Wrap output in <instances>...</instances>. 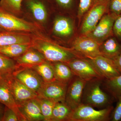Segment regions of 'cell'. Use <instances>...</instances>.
Masks as SVG:
<instances>
[{
  "instance_id": "5bb4252c",
  "label": "cell",
  "mask_w": 121,
  "mask_h": 121,
  "mask_svg": "<svg viewBox=\"0 0 121 121\" xmlns=\"http://www.w3.org/2000/svg\"><path fill=\"white\" fill-rule=\"evenodd\" d=\"M0 103L13 110L18 116L19 121H26L16 103L7 76L3 77L0 80Z\"/></svg>"
},
{
  "instance_id": "9a60e30c",
  "label": "cell",
  "mask_w": 121,
  "mask_h": 121,
  "mask_svg": "<svg viewBox=\"0 0 121 121\" xmlns=\"http://www.w3.org/2000/svg\"><path fill=\"white\" fill-rule=\"evenodd\" d=\"M17 106L26 121H44V117L36 98L24 102Z\"/></svg>"
},
{
  "instance_id": "603a6c76",
  "label": "cell",
  "mask_w": 121,
  "mask_h": 121,
  "mask_svg": "<svg viewBox=\"0 0 121 121\" xmlns=\"http://www.w3.org/2000/svg\"><path fill=\"white\" fill-rule=\"evenodd\" d=\"M72 109L65 102H59L55 104L51 121H67Z\"/></svg>"
},
{
  "instance_id": "f35d334b",
  "label": "cell",
  "mask_w": 121,
  "mask_h": 121,
  "mask_svg": "<svg viewBox=\"0 0 121 121\" xmlns=\"http://www.w3.org/2000/svg\"><path fill=\"white\" fill-rule=\"evenodd\" d=\"M3 78V77H2V76H0V79H2V78Z\"/></svg>"
},
{
  "instance_id": "8d00e7d4",
  "label": "cell",
  "mask_w": 121,
  "mask_h": 121,
  "mask_svg": "<svg viewBox=\"0 0 121 121\" xmlns=\"http://www.w3.org/2000/svg\"><path fill=\"white\" fill-rule=\"evenodd\" d=\"M5 31L3 29H2L0 27V32L3 31Z\"/></svg>"
},
{
  "instance_id": "cb8c5ba5",
  "label": "cell",
  "mask_w": 121,
  "mask_h": 121,
  "mask_svg": "<svg viewBox=\"0 0 121 121\" xmlns=\"http://www.w3.org/2000/svg\"><path fill=\"white\" fill-rule=\"evenodd\" d=\"M30 68L37 72L44 82H49L56 80L51 63L49 61L45 60Z\"/></svg>"
},
{
  "instance_id": "e575fe53",
  "label": "cell",
  "mask_w": 121,
  "mask_h": 121,
  "mask_svg": "<svg viewBox=\"0 0 121 121\" xmlns=\"http://www.w3.org/2000/svg\"><path fill=\"white\" fill-rule=\"evenodd\" d=\"M113 60L119 72L121 74V53Z\"/></svg>"
},
{
  "instance_id": "d590c367",
  "label": "cell",
  "mask_w": 121,
  "mask_h": 121,
  "mask_svg": "<svg viewBox=\"0 0 121 121\" xmlns=\"http://www.w3.org/2000/svg\"><path fill=\"white\" fill-rule=\"evenodd\" d=\"M4 109H3L2 107L0 105V121L1 120L3 114H4Z\"/></svg>"
},
{
  "instance_id": "ffe728a7",
  "label": "cell",
  "mask_w": 121,
  "mask_h": 121,
  "mask_svg": "<svg viewBox=\"0 0 121 121\" xmlns=\"http://www.w3.org/2000/svg\"><path fill=\"white\" fill-rule=\"evenodd\" d=\"M56 80L69 84L75 76L68 65L61 62H51Z\"/></svg>"
},
{
  "instance_id": "44dd1931",
  "label": "cell",
  "mask_w": 121,
  "mask_h": 121,
  "mask_svg": "<svg viewBox=\"0 0 121 121\" xmlns=\"http://www.w3.org/2000/svg\"><path fill=\"white\" fill-rule=\"evenodd\" d=\"M73 23L70 19L63 17H56L54 21L53 31L56 35L62 37H67L73 32Z\"/></svg>"
},
{
  "instance_id": "484cf974",
  "label": "cell",
  "mask_w": 121,
  "mask_h": 121,
  "mask_svg": "<svg viewBox=\"0 0 121 121\" xmlns=\"http://www.w3.org/2000/svg\"><path fill=\"white\" fill-rule=\"evenodd\" d=\"M105 88L115 101L121 95V74L110 79H105Z\"/></svg>"
},
{
  "instance_id": "74e56055",
  "label": "cell",
  "mask_w": 121,
  "mask_h": 121,
  "mask_svg": "<svg viewBox=\"0 0 121 121\" xmlns=\"http://www.w3.org/2000/svg\"><path fill=\"white\" fill-rule=\"evenodd\" d=\"M101 0H96V1H95V3H96V2H98V1H100Z\"/></svg>"
},
{
  "instance_id": "d6a6232c",
  "label": "cell",
  "mask_w": 121,
  "mask_h": 121,
  "mask_svg": "<svg viewBox=\"0 0 121 121\" xmlns=\"http://www.w3.org/2000/svg\"><path fill=\"white\" fill-rule=\"evenodd\" d=\"M113 33L114 35L121 41V15L118 16L115 20Z\"/></svg>"
},
{
  "instance_id": "4316f807",
  "label": "cell",
  "mask_w": 121,
  "mask_h": 121,
  "mask_svg": "<svg viewBox=\"0 0 121 121\" xmlns=\"http://www.w3.org/2000/svg\"><path fill=\"white\" fill-rule=\"evenodd\" d=\"M36 99L44 117V121H51L52 110L56 102L50 99L43 98L37 97Z\"/></svg>"
},
{
  "instance_id": "2e32d148",
  "label": "cell",
  "mask_w": 121,
  "mask_h": 121,
  "mask_svg": "<svg viewBox=\"0 0 121 121\" xmlns=\"http://www.w3.org/2000/svg\"><path fill=\"white\" fill-rule=\"evenodd\" d=\"M33 39L29 33L3 31L0 32V47L13 44H31Z\"/></svg>"
},
{
  "instance_id": "30bf717a",
  "label": "cell",
  "mask_w": 121,
  "mask_h": 121,
  "mask_svg": "<svg viewBox=\"0 0 121 121\" xmlns=\"http://www.w3.org/2000/svg\"><path fill=\"white\" fill-rule=\"evenodd\" d=\"M87 82L75 76L68 84L65 102L72 110L82 103L83 93Z\"/></svg>"
},
{
  "instance_id": "d4e9b609",
  "label": "cell",
  "mask_w": 121,
  "mask_h": 121,
  "mask_svg": "<svg viewBox=\"0 0 121 121\" xmlns=\"http://www.w3.org/2000/svg\"><path fill=\"white\" fill-rule=\"evenodd\" d=\"M19 67L13 59L0 53V76L5 77L11 75Z\"/></svg>"
},
{
  "instance_id": "52a82bcc",
  "label": "cell",
  "mask_w": 121,
  "mask_h": 121,
  "mask_svg": "<svg viewBox=\"0 0 121 121\" xmlns=\"http://www.w3.org/2000/svg\"><path fill=\"white\" fill-rule=\"evenodd\" d=\"M68 84L55 80L44 82L38 92V97L52 100L55 102H65Z\"/></svg>"
},
{
  "instance_id": "f1b7e54d",
  "label": "cell",
  "mask_w": 121,
  "mask_h": 121,
  "mask_svg": "<svg viewBox=\"0 0 121 121\" xmlns=\"http://www.w3.org/2000/svg\"><path fill=\"white\" fill-rule=\"evenodd\" d=\"M96 0H79L78 16L81 17L95 4Z\"/></svg>"
},
{
  "instance_id": "4fadbf2b",
  "label": "cell",
  "mask_w": 121,
  "mask_h": 121,
  "mask_svg": "<svg viewBox=\"0 0 121 121\" xmlns=\"http://www.w3.org/2000/svg\"><path fill=\"white\" fill-rule=\"evenodd\" d=\"M89 59L105 79H110L121 74L112 60L102 55Z\"/></svg>"
},
{
  "instance_id": "ba28073f",
  "label": "cell",
  "mask_w": 121,
  "mask_h": 121,
  "mask_svg": "<svg viewBox=\"0 0 121 121\" xmlns=\"http://www.w3.org/2000/svg\"><path fill=\"white\" fill-rule=\"evenodd\" d=\"M118 16L109 12L104 15L95 28L86 36L101 44L107 39L114 35L113 26L115 20Z\"/></svg>"
},
{
  "instance_id": "277c9868",
  "label": "cell",
  "mask_w": 121,
  "mask_h": 121,
  "mask_svg": "<svg viewBox=\"0 0 121 121\" xmlns=\"http://www.w3.org/2000/svg\"><path fill=\"white\" fill-rule=\"evenodd\" d=\"M0 27L5 31L37 34L40 28L36 24L17 17L0 6Z\"/></svg>"
},
{
  "instance_id": "9c48e42d",
  "label": "cell",
  "mask_w": 121,
  "mask_h": 121,
  "mask_svg": "<svg viewBox=\"0 0 121 121\" xmlns=\"http://www.w3.org/2000/svg\"><path fill=\"white\" fill-rule=\"evenodd\" d=\"M12 75L26 86L37 93L44 82L37 72L31 68L19 67L13 73Z\"/></svg>"
},
{
  "instance_id": "7a4b0ae2",
  "label": "cell",
  "mask_w": 121,
  "mask_h": 121,
  "mask_svg": "<svg viewBox=\"0 0 121 121\" xmlns=\"http://www.w3.org/2000/svg\"><path fill=\"white\" fill-rule=\"evenodd\" d=\"M103 78H95L87 81L83 93L82 103L93 107L111 105L114 99L109 94L103 91L101 86Z\"/></svg>"
},
{
  "instance_id": "4dcf8cb0",
  "label": "cell",
  "mask_w": 121,
  "mask_h": 121,
  "mask_svg": "<svg viewBox=\"0 0 121 121\" xmlns=\"http://www.w3.org/2000/svg\"><path fill=\"white\" fill-rule=\"evenodd\" d=\"M1 121H19L18 116L12 110L5 106Z\"/></svg>"
},
{
  "instance_id": "83f0119b",
  "label": "cell",
  "mask_w": 121,
  "mask_h": 121,
  "mask_svg": "<svg viewBox=\"0 0 121 121\" xmlns=\"http://www.w3.org/2000/svg\"><path fill=\"white\" fill-rule=\"evenodd\" d=\"M24 0H1L0 6L13 13L21 10Z\"/></svg>"
},
{
  "instance_id": "5b68a950",
  "label": "cell",
  "mask_w": 121,
  "mask_h": 121,
  "mask_svg": "<svg viewBox=\"0 0 121 121\" xmlns=\"http://www.w3.org/2000/svg\"><path fill=\"white\" fill-rule=\"evenodd\" d=\"M66 64L70 67L75 75L87 82L94 79H104L89 58H76Z\"/></svg>"
},
{
  "instance_id": "1f68e13d",
  "label": "cell",
  "mask_w": 121,
  "mask_h": 121,
  "mask_svg": "<svg viewBox=\"0 0 121 121\" xmlns=\"http://www.w3.org/2000/svg\"><path fill=\"white\" fill-rule=\"evenodd\" d=\"M117 101V105L114 108L111 117L110 121H121V95L118 98Z\"/></svg>"
},
{
  "instance_id": "7c38bea8",
  "label": "cell",
  "mask_w": 121,
  "mask_h": 121,
  "mask_svg": "<svg viewBox=\"0 0 121 121\" xmlns=\"http://www.w3.org/2000/svg\"><path fill=\"white\" fill-rule=\"evenodd\" d=\"M7 78L17 106L28 100L38 97L36 92L26 86L12 74L7 76Z\"/></svg>"
},
{
  "instance_id": "6da1fadb",
  "label": "cell",
  "mask_w": 121,
  "mask_h": 121,
  "mask_svg": "<svg viewBox=\"0 0 121 121\" xmlns=\"http://www.w3.org/2000/svg\"><path fill=\"white\" fill-rule=\"evenodd\" d=\"M31 45L50 62H61L66 64L74 59L81 58L79 53L73 49L60 47L40 36L33 37Z\"/></svg>"
},
{
  "instance_id": "3957f363",
  "label": "cell",
  "mask_w": 121,
  "mask_h": 121,
  "mask_svg": "<svg viewBox=\"0 0 121 121\" xmlns=\"http://www.w3.org/2000/svg\"><path fill=\"white\" fill-rule=\"evenodd\" d=\"M114 108L111 105L98 110L91 106L81 103L72 110L67 121H110Z\"/></svg>"
},
{
  "instance_id": "f546056e",
  "label": "cell",
  "mask_w": 121,
  "mask_h": 121,
  "mask_svg": "<svg viewBox=\"0 0 121 121\" xmlns=\"http://www.w3.org/2000/svg\"><path fill=\"white\" fill-rule=\"evenodd\" d=\"M108 11L117 16L121 15V0H109Z\"/></svg>"
},
{
  "instance_id": "8992f818",
  "label": "cell",
  "mask_w": 121,
  "mask_h": 121,
  "mask_svg": "<svg viewBox=\"0 0 121 121\" xmlns=\"http://www.w3.org/2000/svg\"><path fill=\"white\" fill-rule=\"evenodd\" d=\"M109 1V0H102L92 6L83 22L81 29L82 35H86L95 28L104 13L108 11Z\"/></svg>"
},
{
  "instance_id": "8fae6325",
  "label": "cell",
  "mask_w": 121,
  "mask_h": 121,
  "mask_svg": "<svg viewBox=\"0 0 121 121\" xmlns=\"http://www.w3.org/2000/svg\"><path fill=\"white\" fill-rule=\"evenodd\" d=\"M100 44L86 35L76 38L72 45V49L89 58L102 55Z\"/></svg>"
},
{
  "instance_id": "7402d4cb",
  "label": "cell",
  "mask_w": 121,
  "mask_h": 121,
  "mask_svg": "<svg viewBox=\"0 0 121 121\" xmlns=\"http://www.w3.org/2000/svg\"><path fill=\"white\" fill-rule=\"evenodd\" d=\"M31 47V43L13 44L0 47V53L13 59L20 56Z\"/></svg>"
},
{
  "instance_id": "d6986e66",
  "label": "cell",
  "mask_w": 121,
  "mask_h": 121,
  "mask_svg": "<svg viewBox=\"0 0 121 121\" xmlns=\"http://www.w3.org/2000/svg\"><path fill=\"white\" fill-rule=\"evenodd\" d=\"M45 0H24L23 3L30 9L36 20L43 22L47 17Z\"/></svg>"
},
{
  "instance_id": "836d02e7",
  "label": "cell",
  "mask_w": 121,
  "mask_h": 121,
  "mask_svg": "<svg viewBox=\"0 0 121 121\" xmlns=\"http://www.w3.org/2000/svg\"><path fill=\"white\" fill-rule=\"evenodd\" d=\"M53 1L59 7L63 9H67L71 8L75 0H53Z\"/></svg>"
},
{
  "instance_id": "e0dca14e",
  "label": "cell",
  "mask_w": 121,
  "mask_h": 121,
  "mask_svg": "<svg viewBox=\"0 0 121 121\" xmlns=\"http://www.w3.org/2000/svg\"><path fill=\"white\" fill-rule=\"evenodd\" d=\"M19 67H31L46 60L40 52L32 47L20 56L13 58Z\"/></svg>"
},
{
  "instance_id": "ac0fdd59",
  "label": "cell",
  "mask_w": 121,
  "mask_h": 121,
  "mask_svg": "<svg viewBox=\"0 0 121 121\" xmlns=\"http://www.w3.org/2000/svg\"><path fill=\"white\" fill-rule=\"evenodd\" d=\"M99 50L102 56L113 60L121 53V41L112 36L100 44Z\"/></svg>"
}]
</instances>
